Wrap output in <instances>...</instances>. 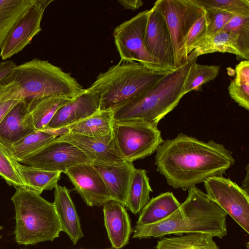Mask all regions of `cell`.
I'll return each instance as SVG.
<instances>
[{"label":"cell","mask_w":249,"mask_h":249,"mask_svg":"<svg viewBox=\"0 0 249 249\" xmlns=\"http://www.w3.org/2000/svg\"><path fill=\"white\" fill-rule=\"evenodd\" d=\"M204 9L217 10L232 15H249V0H196Z\"/></svg>","instance_id":"31"},{"label":"cell","mask_w":249,"mask_h":249,"mask_svg":"<svg viewBox=\"0 0 249 249\" xmlns=\"http://www.w3.org/2000/svg\"><path fill=\"white\" fill-rule=\"evenodd\" d=\"M235 74L232 81L236 85H249V61L244 60L236 65Z\"/></svg>","instance_id":"38"},{"label":"cell","mask_w":249,"mask_h":249,"mask_svg":"<svg viewBox=\"0 0 249 249\" xmlns=\"http://www.w3.org/2000/svg\"><path fill=\"white\" fill-rule=\"evenodd\" d=\"M231 98L238 105L249 110V85H237L232 80L228 87Z\"/></svg>","instance_id":"36"},{"label":"cell","mask_w":249,"mask_h":249,"mask_svg":"<svg viewBox=\"0 0 249 249\" xmlns=\"http://www.w3.org/2000/svg\"><path fill=\"white\" fill-rule=\"evenodd\" d=\"M53 0H35L33 4L15 23L0 48L5 61L20 52L41 30V22L47 7Z\"/></svg>","instance_id":"11"},{"label":"cell","mask_w":249,"mask_h":249,"mask_svg":"<svg viewBox=\"0 0 249 249\" xmlns=\"http://www.w3.org/2000/svg\"><path fill=\"white\" fill-rule=\"evenodd\" d=\"M146 49L165 69H176L170 34L162 14L153 5L148 10L144 36Z\"/></svg>","instance_id":"13"},{"label":"cell","mask_w":249,"mask_h":249,"mask_svg":"<svg viewBox=\"0 0 249 249\" xmlns=\"http://www.w3.org/2000/svg\"><path fill=\"white\" fill-rule=\"evenodd\" d=\"M53 202L58 217L61 231L65 232L73 245L84 236L79 217L70 192L65 186L57 185L54 188Z\"/></svg>","instance_id":"21"},{"label":"cell","mask_w":249,"mask_h":249,"mask_svg":"<svg viewBox=\"0 0 249 249\" xmlns=\"http://www.w3.org/2000/svg\"><path fill=\"white\" fill-rule=\"evenodd\" d=\"M227 213L196 185L179 208L158 222L136 225L133 238H161L168 234L182 235L205 233L222 239L227 234Z\"/></svg>","instance_id":"2"},{"label":"cell","mask_w":249,"mask_h":249,"mask_svg":"<svg viewBox=\"0 0 249 249\" xmlns=\"http://www.w3.org/2000/svg\"><path fill=\"white\" fill-rule=\"evenodd\" d=\"M56 140L73 144L89 159L92 163L112 164L125 161L117 148L113 131L100 137H90L67 131L58 137Z\"/></svg>","instance_id":"14"},{"label":"cell","mask_w":249,"mask_h":249,"mask_svg":"<svg viewBox=\"0 0 249 249\" xmlns=\"http://www.w3.org/2000/svg\"><path fill=\"white\" fill-rule=\"evenodd\" d=\"M113 134L120 155L131 162L152 155L163 141L157 126L143 122H115Z\"/></svg>","instance_id":"8"},{"label":"cell","mask_w":249,"mask_h":249,"mask_svg":"<svg viewBox=\"0 0 249 249\" xmlns=\"http://www.w3.org/2000/svg\"><path fill=\"white\" fill-rule=\"evenodd\" d=\"M91 164L101 176L111 199L125 206L136 169L133 162L124 161L112 164Z\"/></svg>","instance_id":"18"},{"label":"cell","mask_w":249,"mask_h":249,"mask_svg":"<svg viewBox=\"0 0 249 249\" xmlns=\"http://www.w3.org/2000/svg\"><path fill=\"white\" fill-rule=\"evenodd\" d=\"M17 65L12 60H7L0 63V81L7 76Z\"/></svg>","instance_id":"39"},{"label":"cell","mask_w":249,"mask_h":249,"mask_svg":"<svg viewBox=\"0 0 249 249\" xmlns=\"http://www.w3.org/2000/svg\"><path fill=\"white\" fill-rule=\"evenodd\" d=\"M104 224L112 248L121 249L126 245L132 229L124 205L114 200L103 204Z\"/></svg>","instance_id":"19"},{"label":"cell","mask_w":249,"mask_h":249,"mask_svg":"<svg viewBox=\"0 0 249 249\" xmlns=\"http://www.w3.org/2000/svg\"><path fill=\"white\" fill-rule=\"evenodd\" d=\"M207 195L249 233V195L230 178L222 176L206 179Z\"/></svg>","instance_id":"10"},{"label":"cell","mask_w":249,"mask_h":249,"mask_svg":"<svg viewBox=\"0 0 249 249\" xmlns=\"http://www.w3.org/2000/svg\"><path fill=\"white\" fill-rule=\"evenodd\" d=\"M215 52L228 53L235 55L238 58L249 60V33L220 31L213 35L205 36L188 54L187 60Z\"/></svg>","instance_id":"16"},{"label":"cell","mask_w":249,"mask_h":249,"mask_svg":"<svg viewBox=\"0 0 249 249\" xmlns=\"http://www.w3.org/2000/svg\"><path fill=\"white\" fill-rule=\"evenodd\" d=\"M220 70V65H201L195 63L187 76L184 88V95L192 91L201 90L204 85L217 76Z\"/></svg>","instance_id":"30"},{"label":"cell","mask_w":249,"mask_h":249,"mask_svg":"<svg viewBox=\"0 0 249 249\" xmlns=\"http://www.w3.org/2000/svg\"><path fill=\"white\" fill-rule=\"evenodd\" d=\"M98 96L88 88L60 107L44 130L66 128L92 115L99 110Z\"/></svg>","instance_id":"17"},{"label":"cell","mask_w":249,"mask_h":249,"mask_svg":"<svg viewBox=\"0 0 249 249\" xmlns=\"http://www.w3.org/2000/svg\"><path fill=\"white\" fill-rule=\"evenodd\" d=\"M114 249L112 247L111 248H105V249Z\"/></svg>","instance_id":"42"},{"label":"cell","mask_w":249,"mask_h":249,"mask_svg":"<svg viewBox=\"0 0 249 249\" xmlns=\"http://www.w3.org/2000/svg\"><path fill=\"white\" fill-rule=\"evenodd\" d=\"M15 210V239L19 245L53 241L61 231L53 203L24 187L16 188L11 198Z\"/></svg>","instance_id":"6"},{"label":"cell","mask_w":249,"mask_h":249,"mask_svg":"<svg viewBox=\"0 0 249 249\" xmlns=\"http://www.w3.org/2000/svg\"><path fill=\"white\" fill-rule=\"evenodd\" d=\"M162 14L172 39L176 69L187 61L185 42L193 24L204 9L196 0H158L154 4Z\"/></svg>","instance_id":"7"},{"label":"cell","mask_w":249,"mask_h":249,"mask_svg":"<svg viewBox=\"0 0 249 249\" xmlns=\"http://www.w3.org/2000/svg\"><path fill=\"white\" fill-rule=\"evenodd\" d=\"M155 152L157 171L169 186L183 191L210 177L222 176L235 163L232 152L222 144L184 133L163 141Z\"/></svg>","instance_id":"1"},{"label":"cell","mask_w":249,"mask_h":249,"mask_svg":"<svg viewBox=\"0 0 249 249\" xmlns=\"http://www.w3.org/2000/svg\"><path fill=\"white\" fill-rule=\"evenodd\" d=\"M20 163L65 174L73 166L83 163H92V161L73 144L56 139L34 156Z\"/></svg>","instance_id":"12"},{"label":"cell","mask_w":249,"mask_h":249,"mask_svg":"<svg viewBox=\"0 0 249 249\" xmlns=\"http://www.w3.org/2000/svg\"><path fill=\"white\" fill-rule=\"evenodd\" d=\"M23 100L48 97L73 99L85 90L69 73L38 58L17 65L6 76Z\"/></svg>","instance_id":"5"},{"label":"cell","mask_w":249,"mask_h":249,"mask_svg":"<svg viewBox=\"0 0 249 249\" xmlns=\"http://www.w3.org/2000/svg\"><path fill=\"white\" fill-rule=\"evenodd\" d=\"M35 0H0V48L7 35Z\"/></svg>","instance_id":"29"},{"label":"cell","mask_w":249,"mask_h":249,"mask_svg":"<svg viewBox=\"0 0 249 249\" xmlns=\"http://www.w3.org/2000/svg\"><path fill=\"white\" fill-rule=\"evenodd\" d=\"M207 22L205 36L214 34L221 31L233 15L217 10L204 9Z\"/></svg>","instance_id":"34"},{"label":"cell","mask_w":249,"mask_h":249,"mask_svg":"<svg viewBox=\"0 0 249 249\" xmlns=\"http://www.w3.org/2000/svg\"><path fill=\"white\" fill-rule=\"evenodd\" d=\"M22 100L14 84L6 77L0 81V124L9 112Z\"/></svg>","instance_id":"33"},{"label":"cell","mask_w":249,"mask_h":249,"mask_svg":"<svg viewBox=\"0 0 249 249\" xmlns=\"http://www.w3.org/2000/svg\"><path fill=\"white\" fill-rule=\"evenodd\" d=\"M15 160L0 141V176L11 186L24 187L15 166Z\"/></svg>","instance_id":"32"},{"label":"cell","mask_w":249,"mask_h":249,"mask_svg":"<svg viewBox=\"0 0 249 249\" xmlns=\"http://www.w3.org/2000/svg\"><path fill=\"white\" fill-rule=\"evenodd\" d=\"M152 191L147 171L136 168L132 177L125 207L134 214L140 213L150 200V194Z\"/></svg>","instance_id":"26"},{"label":"cell","mask_w":249,"mask_h":249,"mask_svg":"<svg viewBox=\"0 0 249 249\" xmlns=\"http://www.w3.org/2000/svg\"><path fill=\"white\" fill-rule=\"evenodd\" d=\"M207 22L205 11L193 24L189 30L185 42V49L187 55L192 51L195 45L205 35Z\"/></svg>","instance_id":"35"},{"label":"cell","mask_w":249,"mask_h":249,"mask_svg":"<svg viewBox=\"0 0 249 249\" xmlns=\"http://www.w3.org/2000/svg\"><path fill=\"white\" fill-rule=\"evenodd\" d=\"M148 10L139 13L116 26L113 32L121 60L136 61L150 69L168 71L161 67L146 49L144 36Z\"/></svg>","instance_id":"9"},{"label":"cell","mask_w":249,"mask_h":249,"mask_svg":"<svg viewBox=\"0 0 249 249\" xmlns=\"http://www.w3.org/2000/svg\"><path fill=\"white\" fill-rule=\"evenodd\" d=\"M115 124L113 110H100L67 127L68 131L90 137L107 135L113 131Z\"/></svg>","instance_id":"25"},{"label":"cell","mask_w":249,"mask_h":249,"mask_svg":"<svg viewBox=\"0 0 249 249\" xmlns=\"http://www.w3.org/2000/svg\"><path fill=\"white\" fill-rule=\"evenodd\" d=\"M36 130L26 100L16 105L0 124V141L13 143Z\"/></svg>","instance_id":"20"},{"label":"cell","mask_w":249,"mask_h":249,"mask_svg":"<svg viewBox=\"0 0 249 249\" xmlns=\"http://www.w3.org/2000/svg\"><path fill=\"white\" fill-rule=\"evenodd\" d=\"M2 229V227L1 226H0V231ZM1 236H0V238Z\"/></svg>","instance_id":"43"},{"label":"cell","mask_w":249,"mask_h":249,"mask_svg":"<svg viewBox=\"0 0 249 249\" xmlns=\"http://www.w3.org/2000/svg\"><path fill=\"white\" fill-rule=\"evenodd\" d=\"M27 249L26 248H24V249Z\"/></svg>","instance_id":"44"},{"label":"cell","mask_w":249,"mask_h":249,"mask_svg":"<svg viewBox=\"0 0 249 249\" xmlns=\"http://www.w3.org/2000/svg\"><path fill=\"white\" fill-rule=\"evenodd\" d=\"M15 166L24 187L40 195L45 190L54 189L58 185L62 173L24 165L16 160Z\"/></svg>","instance_id":"22"},{"label":"cell","mask_w":249,"mask_h":249,"mask_svg":"<svg viewBox=\"0 0 249 249\" xmlns=\"http://www.w3.org/2000/svg\"><path fill=\"white\" fill-rule=\"evenodd\" d=\"M171 71L120 60L100 73L88 89L98 96L99 110L114 111L151 89Z\"/></svg>","instance_id":"3"},{"label":"cell","mask_w":249,"mask_h":249,"mask_svg":"<svg viewBox=\"0 0 249 249\" xmlns=\"http://www.w3.org/2000/svg\"><path fill=\"white\" fill-rule=\"evenodd\" d=\"M71 100L61 97L26 100L36 129L45 130L58 108Z\"/></svg>","instance_id":"27"},{"label":"cell","mask_w":249,"mask_h":249,"mask_svg":"<svg viewBox=\"0 0 249 249\" xmlns=\"http://www.w3.org/2000/svg\"><path fill=\"white\" fill-rule=\"evenodd\" d=\"M118 2L125 9L133 11L139 9L143 4L141 0H119Z\"/></svg>","instance_id":"40"},{"label":"cell","mask_w":249,"mask_h":249,"mask_svg":"<svg viewBox=\"0 0 249 249\" xmlns=\"http://www.w3.org/2000/svg\"><path fill=\"white\" fill-rule=\"evenodd\" d=\"M197 58L187 61L167 74L153 88L114 110L115 122H143L158 126L159 122L183 97L186 80Z\"/></svg>","instance_id":"4"},{"label":"cell","mask_w":249,"mask_h":249,"mask_svg":"<svg viewBox=\"0 0 249 249\" xmlns=\"http://www.w3.org/2000/svg\"><path fill=\"white\" fill-rule=\"evenodd\" d=\"M75 190L89 206H101L111 199L104 181L91 163H83L65 173Z\"/></svg>","instance_id":"15"},{"label":"cell","mask_w":249,"mask_h":249,"mask_svg":"<svg viewBox=\"0 0 249 249\" xmlns=\"http://www.w3.org/2000/svg\"><path fill=\"white\" fill-rule=\"evenodd\" d=\"M57 138L50 132L36 130L17 142L4 145L12 157L21 162L36 154Z\"/></svg>","instance_id":"24"},{"label":"cell","mask_w":249,"mask_h":249,"mask_svg":"<svg viewBox=\"0 0 249 249\" xmlns=\"http://www.w3.org/2000/svg\"><path fill=\"white\" fill-rule=\"evenodd\" d=\"M249 28V15H233L221 31L236 33L244 29Z\"/></svg>","instance_id":"37"},{"label":"cell","mask_w":249,"mask_h":249,"mask_svg":"<svg viewBox=\"0 0 249 249\" xmlns=\"http://www.w3.org/2000/svg\"><path fill=\"white\" fill-rule=\"evenodd\" d=\"M180 205L172 192L161 193L150 199L141 212L136 225H148L160 221L172 214Z\"/></svg>","instance_id":"23"},{"label":"cell","mask_w":249,"mask_h":249,"mask_svg":"<svg viewBox=\"0 0 249 249\" xmlns=\"http://www.w3.org/2000/svg\"><path fill=\"white\" fill-rule=\"evenodd\" d=\"M246 170V175L245 176V178L244 179L243 181L242 182V188L246 191L248 193H249V164L247 165V167L245 168Z\"/></svg>","instance_id":"41"},{"label":"cell","mask_w":249,"mask_h":249,"mask_svg":"<svg viewBox=\"0 0 249 249\" xmlns=\"http://www.w3.org/2000/svg\"><path fill=\"white\" fill-rule=\"evenodd\" d=\"M213 237L205 233L163 237L158 242L155 249H219Z\"/></svg>","instance_id":"28"}]
</instances>
